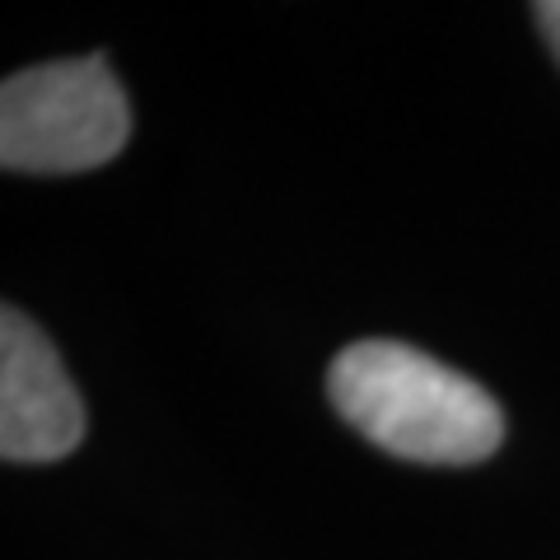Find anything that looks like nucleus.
<instances>
[{
	"label": "nucleus",
	"instance_id": "20e7f679",
	"mask_svg": "<svg viewBox=\"0 0 560 560\" xmlns=\"http://www.w3.org/2000/svg\"><path fill=\"white\" fill-rule=\"evenodd\" d=\"M533 20L537 28L547 33V43L556 51V61H560V0H547V5H533Z\"/></svg>",
	"mask_w": 560,
	"mask_h": 560
},
{
	"label": "nucleus",
	"instance_id": "f03ea898",
	"mask_svg": "<svg viewBox=\"0 0 560 560\" xmlns=\"http://www.w3.org/2000/svg\"><path fill=\"white\" fill-rule=\"evenodd\" d=\"M131 136V103L103 57L28 66L0 90V164L10 173H84Z\"/></svg>",
	"mask_w": 560,
	"mask_h": 560
},
{
	"label": "nucleus",
	"instance_id": "7ed1b4c3",
	"mask_svg": "<svg viewBox=\"0 0 560 560\" xmlns=\"http://www.w3.org/2000/svg\"><path fill=\"white\" fill-rule=\"evenodd\" d=\"M84 440V407L57 346L20 308L0 313V453L51 463Z\"/></svg>",
	"mask_w": 560,
	"mask_h": 560
},
{
	"label": "nucleus",
	"instance_id": "f257e3e1",
	"mask_svg": "<svg viewBox=\"0 0 560 560\" xmlns=\"http://www.w3.org/2000/svg\"><path fill=\"white\" fill-rule=\"evenodd\" d=\"M327 397L364 440L411 463H481L504 440V411L481 383L401 341H355L327 370Z\"/></svg>",
	"mask_w": 560,
	"mask_h": 560
}]
</instances>
